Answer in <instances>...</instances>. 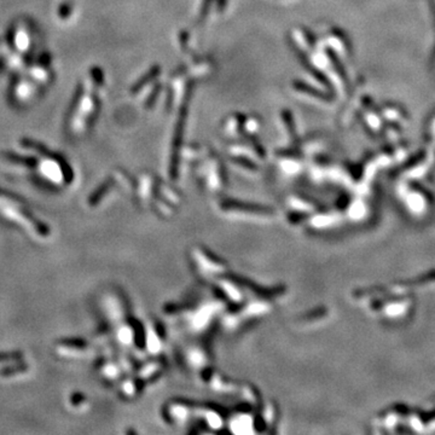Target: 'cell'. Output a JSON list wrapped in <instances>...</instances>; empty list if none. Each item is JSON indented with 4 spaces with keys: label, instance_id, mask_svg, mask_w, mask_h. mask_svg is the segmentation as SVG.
Here are the masks:
<instances>
[{
    "label": "cell",
    "instance_id": "6da1fadb",
    "mask_svg": "<svg viewBox=\"0 0 435 435\" xmlns=\"http://www.w3.org/2000/svg\"><path fill=\"white\" fill-rule=\"evenodd\" d=\"M32 44H33V34L31 27L26 22H18L17 26L13 28L11 34V47L15 50L13 57L16 58V68L22 64L23 55L31 52Z\"/></svg>",
    "mask_w": 435,
    "mask_h": 435
}]
</instances>
